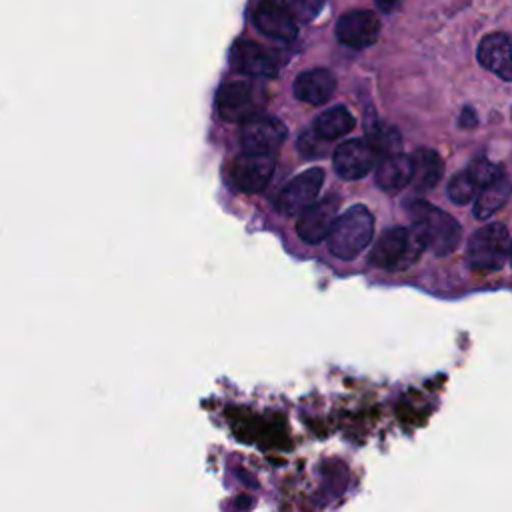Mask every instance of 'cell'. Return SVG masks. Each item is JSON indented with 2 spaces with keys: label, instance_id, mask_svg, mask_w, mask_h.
I'll return each instance as SVG.
<instances>
[{
  "label": "cell",
  "instance_id": "obj_8",
  "mask_svg": "<svg viewBox=\"0 0 512 512\" xmlns=\"http://www.w3.org/2000/svg\"><path fill=\"white\" fill-rule=\"evenodd\" d=\"M340 198L336 194H328L322 200H316L308 206L296 220L298 236L308 244H318L330 236L336 220H338Z\"/></svg>",
  "mask_w": 512,
  "mask_h": 512
},
{
  "label": "cell",
  "instance_id": "obj_21",
  "mask_svg": "<svg viewBox=\"0 0 512 512\" xmlns=\"http://www.w3.org/2000/svg\"><path fill=\"white\" fill-rule=\"evenodd\" d=\"M476 180L472 178V174L468 170L458 172L452 176V180L448 182V196L454 204H466L474 198L476 194Z\"/></svg>",
  "mask_w": 512,
  "mask_h": 512
},
{
  "label": "cell",
  "instance_id": "obj_23",
  "mask_svg": "<svg viewBox=\"0 0 512 512\" xmlns=\"http://www.w3.org/2000/svg\"><path fill=\"white\" fill-rule=\"evenodd\" d=\"M322 138L312 130V132H306V134H302V138H300V148H302V152L306 154V156H318V154H322L320 150V142Z\"/></svg>",
  "mask_w": 512,
  "mask_h": 512
},
{
  "label": "cell",
  "instance_id": "obj_24",
  "mask_svg": "<svg viewBox=\"0 0 512 512\" xmlns=\"http://www.w3.org/2000/svg\"><path fill=\"white\" fill-rule=\"evenodd\" d=\"M460 126H462V128H474V126H476V114H474V110H472L470 106H466V108L462 110V114H460Z\"/></svg>",
  "mask_w": 512,
  "mask_h": 512
},
{
  "label": "cell",
  "instance_id": "obj_1",
  "mask_svg": "<svg viewBox=\"0 0 512 512\" xmlns=\"http://www.w3.org/2000/svg\"><path fill=\"white\" fill-rule=\"evenodd\" d=\"M408 212L412 216V226L422 236L426 248L436 256H448L456 250L462 238V228L448 212L424 200H412Z\"/></svg>",
  "mask_w": 512,
  "mask_h": 512
},
{
  "label": "cell",
  "instance_id": "obj_13",
  "mask_svg": "<svg viewBox=\"0 0 512 512\" xmlns=\"http://www.w3.org/2000/svg\"><path fill=\"white\" fill-rule=\"evenodd\" d=\"M254 26L268 38L294 40L298 36V22L284 10L278 0H262L252 12Z\"/></svg>",
  "mask_w": 512,
  "mask_h": 512
},
{
  "label": "cell",
  "instance_id": "obj_5",
  "mask_svg": "<svg viewBox=\"0 0 512 512\" xmlns=\"http://www.w3.org/2000/svg\"><path fill=\"white\" fill-rule=\"evenodd\" d=\"M286 136H288V130L284 122L262 112L242 122V128H240V144H242V150L248 154L274 156L278 148L284 144Z\"/></svg>",
  "mask_w": 512,
  "mask_h": 512
},
{
  "label": "cell",
  "instance_id": "obj_10",
  "mask_svg": "<svg viewBox=\"0 0 512 512\" xmlns=\"http://www.w3.org/2000/svg\"><path fill=\"white\" fill-rule=\"evenodd\" d=\"M332 164L340 178L358 180V178L366 176L378 164V156L366 140L352 138V140L342 142L334 150Z\"/></svg>",
  "mask_w": 512,
  "mask_h": 512
},
{
  "label": "cell",
  "instance_id": "obj_26",
  "mask_svg": "<svg viewBox=\"0 0 512 512\" xmlns=\"http://www.w3.org/2000/svg\"><path fill=\"white\" fill-rule=\"evenodd\" d=\"M510 260H512V242H510Z\"/></svg>",
  "mask_w": 512,
  "mask_h": 512
},
{
  "label": "cell",
  "instance_id": "obj_25",
  "mask_svg": "<svg viewBox=\"0 0 512 512\" xmlns=\"http://www.w3.org/2000/svg\"><path fill=\"white\" fill-rule=\"evenodd\" d=\"M374 2L382 12H394L402 4V0H374Z\"/></svg>",
  "mask_w": 512,
  "mask_h": 512
},
{
  "label": "cell",
  "instance_id": "obj_2",
  "mask_svg": "<svg viewBox=\"0 0 512 512\" xmlns=\"http://www.w3.org/2000/svg\"><path fill=\"white\" fill-rule=\"evenodd\" d=\"M372 232H374L372 212L362 204H354L344 214L338 216L328 236V250L336 258L352 260L370 244Z\"/></svg>",
  "mask_w": 512,
  "mask_h": 512
},
{
  "label": "cell",
  "instance_id": "obj_20",
  "mask_svg": "<svg viewBox=\"0 0 512 512\" xmlns=\"http://www.w3.org/2000/svg\"><path fill=\"white\" fill-rule=\"evenodd\" d=\"M366 134H368L366 142L372 146L378 160L402 152V138L396 128L382 124L376 118H370L366 120Z\"/></svg>",
  "mask_w": 512,
  "mask_h": 512
},
{
  "label": "cell",
  "instance_id": "obj_11",
  "mask_svg": "<svg viewBox=\"0 0 512 512\" xmlns=\"http://www.w3.org/2000/svg\"><path fill=\"white\" fill-rule=\"evenodd\" d=\"M380 20L372 10H350L338 18L336 38L350 48H368L378 40Z\"/></svg>",
  "mask_w": 512,
  "mask_h": 512
},
{
  "label": "cell",
  "instance_id": "obj_12",
  "mask_svg": "<svg viewBox=\"0 0 512 512\" xmlns=\"http://www.w3.org/2000/svg\"><path fill=\"white\" fill-rule=\"evenodd\" d=\"M230 64L236 72L250 78H272L276 76L278 64L272 54L258 42L238 38L230 48Z\"/></svg>",
  "mask_w": 512,
  "mask_h": 512
},
{
  "label": "cell",
  "instance_id": "obj_16",
  "mask_svg": "<svg viewBox=\"0 0 512 512\" xmlns=\"http://www.w3.org/2000/svg\"><path fill=\"white\" fill-rule=\"evenodd\" d=\"M412 180V158L404 152L380 158L376 164V184L384 192H396Z\"/></svg>",
  "mask_w": 512,
  "mask_h": 512
},
{
  "label": "cell",
  "instance_id": "obj_4",
  "mask_svg": "<svg viewBox=\"0 0 512 512\" xmlns=\"http://www.w3.org/2000/svg\"><path fill=\"white\" fill-rule=\"evenodd\" d=\"M510 256V234L504 224H486L478 228L466 248V260L476 272L500 270Z\"/></svg>",
  "mask_w": 512,
  "mask_h": 512
},
{
  "label": "cell",
  "instance_id": "obj_15",
  "mask_svg": "<svg viewBox=\"0 0 512 512\" xmlns=\"http://www.w3.org/2000/svg\"><path fill=\"white\" fill-rule=\"evenodd\" d=\"M292 88H294V96L300 102L320 106L332 98L336 88V78L326 68H312V70L300 72Z\"/></svg>",
  "mask_w": 512,
  "mask_h": 512
},
{
  "label": "cell",
  "instance_id": "obj_18",
  "mask_svg": "<svg viewBox=\"0 0 512 512\" xmlns=\"http://www.w3.org/2000/svg\"><path fill=\"white\" fill-rule=\"evenodd\" d=\"M412 186L420 192H426L434 188L442 174H444V162L436 150L430 148H418L412 156Z\"/></svg>",
  "mask_w": 512,
  "mask_h": 512
},
{
  "label": "cell",
  "instance_id": "obj_19",
  "mask_svg": "<svg viewBox=\"0 0 512 512\" xmlns=\"http://www.w3.org/2000/svg\"><path fill=\"white\" fill-rule=\"evenodd\" d=\"M354 128V116L346 106H332L316 116L312 130L322 140H334L346 136Z\"/></svg>",
  "mask_w": 512,
  "mask_h": 512
},
{
  "label": "cell",
  "instance_id": "obj_17",
  "mask_svg": "<svg viewBox=\"0 0 512 512\" xmlns=\"http://www.w3.org/2000/svg\"><path fill=\"white\" fill-rule=\"evenodd\" d=\"M510 192H512L510 178L506 176L504 170H500L492 180H488L486 184L480 186V192L474 200V216L478 220L490 218L496 210H500L504 206Z\"/></svg>",
  "mask_w": 512,
  "mask_h": 512
},
{
  "label": "cell",
  "instance_id": "obj_6",
  "mask_svg": "<svg viewBox=\"0 0 512 512\" xmlns=\"http://www.w3.org/2000/svg\"><path fill=\"white\" fill-rule=\"evenodd\" d=\"M324 182L322 168H308L294 176L278 194L276 208L284 216H300L308 206L316 202V196Z\"/></svg>",
  "mask_w": 512,
  "mask_h": 512
},
{
  "label": "cell",
  "instance_id": "obj_9",
  "mask_svg": "<svg viewBox=\"0 0 512 512\" xmlns=\"http://www.w3.org/2000/svg\"><path fill=\"white\" fill-rule=\"evenodd\" d=\"M274 166H276L274 156L242 152L240 156H236L232 160L230 176H232L238 190L248 192V194H256V192H262L268 186V182L274 174Z\"/></svg>",
  "mask_w": 512,
  "mask_h": 512
},
{
  "label": "cell",
  "instance_id": "obj_7",
  "mask_svg": "<svg viewBox=\"0 0 512 512\" xmlns=\"http://www.w3.org/2000/svg\"><path fill=\"white\" fill-rule=\"evenodd\" d=\"M216 110L226 122H246L252 116L260 114L254 86L242 80L224 82L216 94Z\"/></svg>",
  "mask_w": 512,
  "mask_h": 512
},
{
  "label": "cell",
  "instance_id": "obj_3",
  "mask_svg": "<svg viewBox=\"0 0 512 512\" xmlns=\"http://www.w3.org/2000/svg\"><path fill=\"white\" fill-rule=\"evenodd\" d=\"M424 248L426 244L414 226H394L378 238L370 252V262L384 270H404L420 258Z\"/></svg>",
  "mask_w": 512,
  "mask_h": 512
},
{
  "label": "cell",
  "instance_id": "obj_14",
  "mask_svg": "<svg viewBox=\"0 0 512 512\" xmlns=\"http://www.w3.org/2000/svg\"><path fill=\"white\" fill-rule=\"evenodd\" d=\"M478 62L498 78L512 82V44L504 32H492L478 46Z\"/></svg>",
  "mask_w": 512,
  "mask_h": 512
},
{
  "label": "cell",
  "instance_id": "obj_22",
  "mask_svg": "<svg viewBox=\"0 0 512 512\" xmlns=\"http://www.w3.org/2000/svg\"><path fill=\"white\" fill-rule=\"evenodd\" d=\"M284 10L296 20V22H312L324 8L326 0H278Z\"/></svg>",
  "mask_w": 512,
  "mask_h": 512
}]
</instances>
